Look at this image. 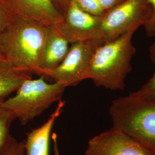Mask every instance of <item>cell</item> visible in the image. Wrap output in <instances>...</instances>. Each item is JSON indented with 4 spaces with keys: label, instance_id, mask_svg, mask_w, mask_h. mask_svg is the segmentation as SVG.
<instances>
[{
    "label": "cell",
    "instance_id": "6da1fadb",
    "mask_svg": "<svg viewBox=\"0 0 155 155\" xmlns=\"http://www.w3.org/2000/svg\"><path fill=\"white\" fill-rule=\"evenodd\" d=\"M48 27L13 15L0 33V56L17 69L41 75L40 61Z\"/></svg>",
    "mask_w": 155,
    "mask_h": 155
},
{
    "label": "cell",
    "instance_id": "7a4b0ae2",
    "mask_svg": "<svg viewBox=\"0 0 155 155\" xmlns=\"http://www.w3.org/2000/svg\"><path fill=\"white\" fill-rule=\"evenodd\" d=\"M138 28H132L97 48L89 77L97 86L113 91L124 89L125 78L132 69L131 61L136 54L132 38Z\"/></svg>",
    "mask_w": 155,
    "mask_h": 155
},
{
    "label": "cell",
    "instance_id": "3957f363",
    "mask_svg": "<svg viewBox=\"0 0 155 155\" xmlns=\"http://www.w3.org/2000/svg\"><path fill=\"white\" fill-rule=\"evenodd\" d=\"M109 113L113 127L155 152V100L129 94L114 100Z\"/></svg>",
    "mask_w": 155,
    "mask_h": 155
},
{
    "label": "cell",
    "instance_id": "277c9868",
    "mask_svg": "<svg viewBox=\"0 0 155 155\" xmlns=\"http://www.w3.org/2000/svg\"><path fill=\"white\" fill-rule=\"evenodd\" d=\"M66 87L57 82L48 83L45 75L24 81L15 95L4 100L1 106L9 109L21 124L27 125L61 101Z\"/></svg>",
    "mask_w": 155,
    "mask_h": 155
},
{
    "label": "cell",
    "instance_id": "5b68a950",
    "mask_svg": "<svg viewBox=\"0 0 155 155\" xmlns=\"http://www.w3.org/2000/svg\"><path fill=\"white\" fill-rule=\"evenodd\" d=\"M153 14L148 0H124L105 11L101 16V24L97 40L100 45L109 41L130 29L144 26Z\"/></svg>",
    "mask_w": 155,
    "mask_h": 155
},
{
    "label": "cell",
    "instance_id": "8992f818",
    "mask_svg": "<svg viewBox=\"0 0 155 155\" xmlns=\"http://www.w3.org/2000/svg\"><path fill=\"white\" fill-rule=\"evenodd\" d=\"M100 45L95 39L71 43L64 59L45 77L51 78L66 88L76 86L84 80L89 79L91 61Z\"/></svg>",
    "mask_w": 155,
    "mask_h": 155
},
{
    "label": "cell",
    "instance_id": "52a82bcc",
    "mask_svg": "<svg viewBox=\"0 0 155 155\" xmlns=\"http://www.w3.org/2000/svg\"><path fill=\"white\" fill-rule=\"evenodd\" d=\"M85 155H155V152L112 127L89 140Z\"/></svg>",
    "mask_w": 155,
    "mask_h": 155
},
{
    "label": "cell",
    "instance_id": "ba28073f",
    "mask_svg": "<svg viewBox=\"0 0 155 155\" xmlns=\"http://www.w3.org/2000/svg\"><path fill=\"white\" fill-rule=\"evenodd\" d=\"M101 16H94L82 10L74 0L70 2L61 22L55 25L70 44L96 39L99 33Z\"/></svg>",
    "mask_w": 155,
    "mask_h": 155
},
{
    "label": "cell",
    "instance_id": "9c48e42d",
    "mask_svg": "<svg viewBox=\"0 0 155 155\" xmlns=\"http://www.w3.org/2000/svg\"><path fill=\"white\" fill-rule=\"evenodd\" d=\"M13 15L50 27L61 21L64 13L55 0H8Z\"/></svg>",
    "mask_w": 155,
    "mask_h": 155
},
{
    "label": "cell",
    "instance_id": "30bf717a",
    "mask_svg": "<svg viewBox=\"0 0 155 155\" xmlns=\"http://www.w3.org/2000/svg\"><path fill=\"white\" fill-rule=\"evenodd\" d=\"M70 44L55 25L48 27L40 61L41 75H45L61 63L68 52Z\"/></svg>",
    "mask_w": 155,
    "mask_h": 155
},
{
    "label": "cell",
    "instance_id": "8fae6325",
    "mask_svg": "<svg viewBox=\"0 0 155 155\" xmlns=\"http://www.w3.org/2000/svg\"><path fill=\"white\" fill-rule=\"evenodd\" d=\"M65 101H60L58 106L42 125L32 129L27 134L25 143L26 155H50L51 134L56 121L61 116Z\"/></svg>",
    "mask_w": 155,
    "mask_h": 155
},
{
    "label": "cell",
    "instance_id": "7c38bea8",
    "mask_svg": "<svg viewBox=\"0 0 155 155\" xmlns=\"http://www.w3.org/2000/svg\"><path fill=\"white\" fill-rule=\"evenodd\" d=\"M32 74L17 69L0 56V101L16 92L24 81L32 78Z\"/></svg>",
    "mask_w": 155,
    "mask_h": 155
},
{
    "label": "cell",
    "instance_id": "4fadbf2b",
    "mask_svg": "<svg viewBox=\"0 0 155 155\" xmlns=\"http://www.w3.org/2000/svg\"><path fill=\"white\" fill-rule=\"evenodd\" d=\"M16 119L14 114L0 104V155H2L14 141L10 134V127Z\"/></svg>",
    "mask_w": 155,
    "mask_h": 155
},
{
    "label": "cell",
    "instance_id": "5bb4252c",
    "mask_svg": "<svg viewBox=\"0 0 155 155\" xmlns=\"http://www.w3.org/2000/svg\"><path fill=\"white\" fill-rule=\"evenodd\" d=\"M150 58L155 68V42L150 47ZM129 94L144 98L155 100V70L153 75L147 83L140 89Z\"/></svg>",
    "mask_w": 155,
    "mask_h": 155
},
{
    "label": "cell",
    "instance_id": "9a60e30c",
    "mask_svg": "<svg viewBox=\"0 0 155 155\" xmlns=\"http://www.w3.org/2000/svg\"><path fill=\"white\" fill-rule=\"evenodd\" d=\"M77 5L83 11L97 16H102L105 11L98 0H74Z\"/></svg>",
    "mask_w": 155,
    "mask_h": 155
},
{
    "label": "cell",
    "instance_id": "2e32d148",
    "mask_svg": "<svg viewBox=\"0 0 155 155\" xmlns=\"http://www.w3.org/2000/svg\"><path fill=\"white\" fill-rule=\"evenodd\" d=\"M13 13L8 0H0V33L11 20Z\"/></svg>",
    "mask_w": 155,
    "mask_h": 155
},
{
    "label": "cell",
    "instance_id": "e0dca14e",
    "mask_svg": "<svg viewBox=\"0 0 155 155\" xmlns=\"http://www.w3.org/2000/svg\"><path fill=\"white\" fill-rule=\"evenodd\" d=\"M1 155H26L24 141H17L15 139Z\"/></svg>",
    "mask_w": 155,
    "mask_h": 155
},
{
    "label": "cell",
    "instance_id": "ac0fdd59",
    "mask_svg": "<svg viewBox=\"0 0 155 155\" xmlns=\"http://www.w3.org/2000/svg\"><path fill=\"white\" fill-rule=\"evenodd\" d=\"M152 6L153 14L150 21L144 25L146 34L149 37H155V0H148Z\"/></svg>",
    "mask_w": 155,
    "mask_h": 155
},
{
    "label": "cell",
    "instance_id": "d6986e66",
    "mask_svg": "<svg viewBox=\"0 0 155 155\" xmlns=\"http://www.w3.org/2000/svg\"><path fill=\"white\" fill-rule=\"evenodd\" d=\"M124 1V0H98L105 11L110 9L111 8L117 5Z\"/></svg>",
    "mask_w": 155,
    "mask_h": 155
},
{
    "label": "cell",
    "instance_id": "ffe728a7",
    "mask_svg": "<svg viewBox=\"0 0 155 155\" xmlns=\"http://www.w3.org/2000/svg\"><path fill=\"white\" fill-rule=\"evenodd\" d=\"M52 138L54 143V155H61V153L59 149L58 145V137L56 133H53L52 136Z\"/></svg>",
    "mask_w": 155,
    "mask_h": 155
},
{
    "label": "cell",
    "instance_id": "44dd1931",
    "mask_svg": "<svg viewBox=\"0 0 155 155\" xmlns=\"http://www.w3.org/2000/svg\"><path fill=\"white\" fill-rule=\"evenodd\" d=\"M56 4L61 8V10L63 12L65 11L67 6L68 5L70 0H55Z\"/></svg>",
    "mask_w": 155,
    "mask_h": 155
},
{
    "label": "cell",
    "instance_id": "7402d4cb",
    "mask_svg": "<svg viewBox=\"0 0 155 155\" xmlns=\"http://www.w3.org/2000/svg\"><path fill=\"white\" fill-rule=\"evenodd\" d=\"M2 102V101H0V104H1V102Z\"/></svg>",
    "mask_w": 155,
    "mask_h": 155
}]
</instances>
